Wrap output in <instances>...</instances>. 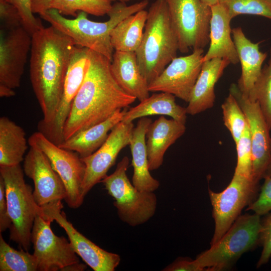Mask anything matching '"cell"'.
Here are the masks:
<instances>
[{"mask_svg":"<svg viewBox=\"0 0 271 271\" xmlns=\"http://www.w3.org/2000/svg\"><path fill=\"white\" fill-rule=\"evenodd\" d=\"M76 46L72 38L52 26L32 36L30 80L43 115L38 127L50 123L54 117Z\"/></svg>","mask_w":271,"mask_h":271,"instance_id":"cell-1","label":"cell"},{"mask_svg":"<svg viewBox=\"0 0 271 271\" xmlns=\"http://www.w3.org/2000/svg\"><path fill=\"white\" fill-rule=\"evenodd\" d=\"M89 57V69L65 123L64 141L107 119L137 99L117 84L111 72L110 60L90 49Z\"/></svg>","mask_w":271,"mask_h":271,"instance_id":"cell-2","label":"cell"},{"mask_svg":"<svg viewBox=\"0 0 271 271\" xmlns=\"http://www.w3.org/2000/svg\"><path fill=\"white\" fill-rule=\"evenodd\" d=\"M148 0H142L127 6L116 2L107 14L109 19L97 22L88 19L86 13L79 12L74 19L65 18L54 9L47 10L41 18L74 41L76 46L88 48L107 57L111 61L113 49L110 42V33L115 27L129 16L145 10Z\"/></svg>","mask_w":271,"mask_h":271,"instance_id":"cell-3","label":"cell"},{"mask_svg":"<svg viewBox=\"0 0 271 271\" xmlns=\"http://www.w3.org/2000/svg\"><path fill=\"white\" fill-rule=\"evenodd\" d=\"M178 42L166 0L150 7L141 44L136 52L140 70L148 85L176 57Z\"/></svg>","mask_w":271,"mask_h":271,"instance_id":"cell-4","label":"cell"},{"mask_svg":"<svg viewBox=\"0 0 271 271\" xmlns=\"http://www.w3.org/2000/svg\"><path fill=\"white\" fill-rule=\"evenodd\" d=\"M260 216L240 215L223 236L195 261L203 270L230 268L241 255L259 244Z\"/></svg>","mask_w":271,"mask_h":271,"instance_id":"cell-5","label":"cell"},{"mask_svg":"<svg viewBox=\"0 0 271 271\" xmlns=\"http://www.w3.org/2000/svg\"><path fill=\"white\" fill-rule=\"evenodd\" d=\"M20 164L0 166V176L6 188L8 212L12 221L10 238L28 251L36 214L41 210L35 201L31 187L25 182Z\"/></svg>","mask_w":271,"mask_h":271,"instance_id":"cell-6","label":"cell"},{"mask_svg":"<svg viewBox=\"0 0 271 271\" xmlns=\"http://www.w3.org/2000/svg\"><path fill=\"white\" fill-rule=\"evenodd\" d=\"M129 160L124 157L113 173L101 181L108 194L114 200L113 204L120 219L131 226L147 222L155 214L157 198L154 192L137 189L130 182L126 171Z\"/></svg>","mask_w":271,"mask_h":271,"instance_id":"cell-7","label":"cell"},{"mask_svg":"<svg viewBox=\"0 0 271 271\" xmlns=\"http://www.w3.org/2000/svg\"><path fill=\"white\" fill-rule=\"evenodd\" d=\"M179 51L204 49L210 42L211 7L202 0H166Z\"/></svg>","mask_w":271,"mask_h":271,"instance_id":"cell-8","label":"cell"},{"mask_svg":"<svg viewBox=\"0 0 271 271\" xmlns=\"http://www.w3.org/2000/svg\"><path fill=\"white\" fill-rule=\"evenodd\" d=\"M28 144L39 149L46 156L60 177L66 189L64 200L68 206L72 209L79 207L84 200L81 189L86 169L79 155L59 147L39 131L29 137Z\"/></svg>","mask_w":271,"mask_h":271,"instance_id":"cell-9","label":"cell"},{"mask_svg":"<svg viewBox=\"0 0 271 271\" xmlns=\"http://www.w3.org/2000/svg\"><path fill=\"white\" fill-rule=\"evenodd\" d=\"M258 185L251 178L234 174L231 182L222 191L214 192L209 189L215 222L211 245L227 232L244 207L255 200Z\"/></svg>","mask_w":271,"mask_h":271,"instance_id":"cell-10","label":"cell"},{"mask_svg":"<svg viewBox=\"0 0 271 271\" xmlns=\"http://www.w3.org/2000/svg\"><path fill=\"white\" fill-rule=\"evenodd\" d=\"M51 222L41 208L35 216L31 237L33 254L37 259L39 271L63 270L69 265L79 262L70 241L52 231Z\"/></svg>","mask_w":271,"mask_h":271,"instance_id":"cell-11","label":"cell"},{"mask_svg":"<svg viewBox=\"0 0 271 271\" xmlns=\"http://www.w3.org/2000/svg\"><path fill=\"white\" fill-rule=\"evenodd\" d=\"M89 49L76 46L66 74L62 97L53 120L38 127L49 140L59 146L64 141L63 129L71 106L90 65Z\"/></svg>","mask_w":271,"mask_h":271,"instance_id":"cell-12","label":"cell"},{"mask_svg":"<svg viewBox=\"0 0 271 271\" xmlns=\"http://www.w3.org/2000/svg\"><path fill=\"white\" fill-rule=\"evenodd\" d=\"M229 93L236 98L246 118L252 150V177L258 184L271 163L270 130L257 101L249 99L235 83L231 84Z\"/></svg>","mask_w":271,"mask_h":271,"instance_id":"cell-13","label":"cell"},{"mask_svg":"<svg viewBox=\"0 0 271 271\" xmlns=\"http://www.w3.org/2000/svg\"><path fill=\"white\" fill-rule=\"evenodd\" d=\"M32 35L20 25L3 27L0 37V90H13L20 86Z\"/></svg>","mask_w":271,"mask_h":271,"instance_id":"cell-14","label":"cell"},{"mask_svg":"<svg viewBox=\"0 0 271 271\" xmlns=\"http://www.w3.org/2000/svg\"><path fill=\"white\" fill-rule=\"evenodd\" d=\"M204 50L175 58L148 85L150 92H163L189 102L203 63Z\"/></svg>","mask_w":271,"mask_h":271,"instance_id":"cell-15","label":"cell"},{"mask_svg":"<svg viewBox=\"0 0 271 271\" xmlns=\"http://www.w3.org/2000/svg\"><path fill=\"white\" fill-rule=\"evenodd\" d=\"M44 215L55 221L65 231L74 251L94 271H114L120 261V256L100 248L79 232L61 210V201L41 207Z\"/></svg>","mask_w":271,"mask_h":271,"instance_id":"cell-16","label":"cell"},{"mask_svg":"<svg viewBox=\"0 0 271 271\" xmlns=\"http://www.w3.org/2000/svg\"><path fill=\"white\" fill-rule=\"evenodd\" d=\"M134 127L132 122H119L97 151L87 157L81 158L86 167L81 189L84 198L107 176L121 150L129 145Z\"/></svg>","mask_w":271,"mask_h":271,"instance_id":"cell-17","label":"cell"},{"mask_svg":"<svg viewBox=\"0 0 271 271\" xmlns=\"http://www.w3.org/2000/svg\"><path fill=\"white\" fill-rule=\"evenodd\" d=\"M24 161V172L34 182L33 197L39 206L65 199L64 183L41 150L30 146Z\"/></svg>","mask_w":271,"mask_h":271,"instance_id":"cell-18","label":"cell"},{"mask_svg":"<svg viewBox=\"0 0 271 271\" xmlns=\"http://www.w3.org/2000/svg\"><path fill=\"white\" fill-rule=\"evenodd\" d=\"M185 124L161 115L148 127L146 133V148L149 170L159 169L163 164L168 149L186 131Z\"/></svg>","mask_w":271,"mask_h":271,"instance_id":"cell-19","label":"cell"},{"mask_svg":"<svg viewBox=\"0 0 271 271\" xmlns=\"http://www.w3.org/2000/svg\"><path fill=\"white\" fill-rule=\"evenodd\" d=\"M210 46L203 58V62L218 58L236 64L239 62L234 41L231 36L230 19L226 8L220 3L211 6Z\"/></svg>","mask_w":271,"mask_h":271,"instance_id":"cell-20","label":"cell"},{"mask_svg":"<svg viewBox=\"0 0 271 271\" xmlns=\"http://www.w3.org/2000/svg\"><path fill=\"white\" fill-rule=\"evenodd\" d=\"M231 33L241 66V74L237 85L248 97L260 76L267 54L260 51V42L253 43L246 37L241 27L233 28Z\"/></svg>","mask_w":271,"mask_h":271,"instance_id":"cell-21","label":"cell"},{"mask_svg":"<svg viewBox=\"0 0 271 271\" xmlns=\"http://www.w3.org/2000/svg\"><path fill=\"white\" fill-rule=\"evenodd\" d=\"M230 63L227 59L218 58L203 62L186 107L188 114L194 115L213 106L215 85Z\"/></svg>","mask_w":271,"mask_h":271,"instance_id":"cell-22","label":"cell"},{"mask_svg":"<svg viewBox=\"0 0 271 271\" xmlns=\"http://www.w3.org/2000/svg\"><path fill=\"white\" fill-rule=\"evenodd\" d=\"M152 122V119L147 117L139 118L129 145L133 169L132 183L137 189L144 192H154L160 185L150 174L149 167L146 139L147 131Z\"/></svg>","mask_w":271,"mask_h":271,"instance_id":"cell-23","label":"cell"},{"mask_svg":"<svg viewBox=\"0 0 271 271\" xmlns=\"http://www.w3.org/2000/svg\"><path fill=\"white\" fill-rule=\"evenodd\" d=\"M110 70L117 84L126 93L140 101L149 97V85L140 70L136 52L115 51Z\"/></svg>","mask_w":271,"mask_h":271,"instance_id":"cell-24","label":"cell"},{"mask_svg":"<svg viewBox=\"0 0 271 271\" xmlns=\"http://www.w3.org/2000/svg\"><path fill=\"white\" fill-rule=\"evenodd\" d=\"M126 111L118 110L107 119L76 133L58 146L77 153L81 158L97 151L105 142L108 132L121 121Z\"/></svg>","mask_w":271,"mask_h":271,"instance_id":"cell-25","label":"cell"},{"mask_svg":"<svg viewBox=\"0 0 271 271\" xmlns=\"http://www.w3.org/2000/svg\"><path fill=\"white\" fill-rule=\"evenodd\" d=\"M186 108L178 105L175 96L170 93L160 92L154 94L140 103L125 111L121 121L131 122L134 119L151 115H167L185 124Z\"/></svg>","mask_w":271,"mask_h":271,"instance_id":"cell-26","label":"cell"},{"mask_svg":"<svg viewBox=\"0 0 271 271\" xmlns=\"http://www.w3.org/2000/svg\"><path fill=\"white\" fill-rule=\"evenodd\" d=\"M28 143L24 129L3 116L0 118V166H12L24 160Z\"/></svg>","mask_w":271,"mask_h":271,"instance_id":"cell-27","label":"cell"},{"mask_svg":"<svg viewBox=\"0 0 271 271\" xmlns=\"http://www.w3.org/2000/svg\"><path fill=\"white\" fill-rule=\"evenodd\" d=\"M148 11L143 10L120 21L110 33V42L115 51L136 52L143 37Z\"/></svg>","mask_w":271,"mask_h":271,"instance_id":"cell-28","label":"cell"},{"mask_svg":"<svg viewBox=\"0 0 271 271\" xmlns=\"http://www.w3.org/2000/svg\"><path fill=\"white\" fill-rule=\"evenodd\" d=\"M0 270L1 271H36L37 259L33 254L21 249L19 250L12 247L0 233Z\"/></svg>","mask_w":271,"mask_h":271,"instance_id":"cell-29","label":"cell"},{"mask_svg":"<svg viewBox=\"0 0 271 271\" xmlns=\"http://www.w3.org/2000/svg\"><path fill=\"white\" fill-rule=\"evenodd\" d=\"M110 0H53L50 9L62 15L76 17L77 12H84L95 16L107 14L112 8Z\"/></svg>","mask_w":271,"mask_h":271,"instance_id":"cell-30","label":"cell"},{"mask_svg":"<svg viewBox=\"0 0 271 271\" xmlns=\"http://www.w3.org/2000/svg\"><path fill=\"white\" fill-rule=\"evenodd\" d=\"M249 99L257 101L271 130V48L269 58L267 64L262 68L259 77L248 97Z\"/></svg>","mask_w":271,"mask_h":271,"instance_id":"cell-31","label":"cell"},{"mask_svg":"<svg viewBox=\"0 0 271 271\" xmlns=\"http://www.w3.org/2000/svg\"><path fill=\"white\" fill-rule=\"evenodd\" d=\"M221 108L224 124L236 143L247 125L245 115L236 98L230 93L222 104Z\"/></svg>","mask_w":271,"mask_h":271,"instance_id":"cell-32","label":"cell"},{"mask_svg":"<svg viewBox=\"0 0 271 271\" xmlns=\"http://www.w3.org/2000/svg\"><path fill=\"white\" fill-rule=\"evenodd\" d=\"M231 20L239 15H258L271 19V0H220Z\"/></svg>","mask_w":271,"mask_h":271,"instance_id":"cell-33","label":"cell"},{"mask_svg":"<svg viewBox=\"0 0 271 271\" xmlns=\"http://www.w3.org/2000/svg\"><path fill=\"white\" fill-rule=\"evenodd\" d=\"M235 145L237 163L234 174L252 179V150L250 133L247 125Z\"/></svg>","mask_w":271,"mask_h":271,"instance_id":"cell-34","label":"cell"},{"mask_svg":"<svg viewBox=\"0 0 271 271\" xmlns=\"http://www.w3.org/2000/svg\"><path fill=\"white\" fill-rule=\"evenodd\" d=\"M17 9L24 27L32 35L43 28L41 21L36 18L32 11L31 0H10Z\"/></svg>","mask_w":271,"mask_h":271,"instance_id":"cell-35","label":"cell"},{"mask_svg":"<svg viewBox=\"0 0 271 271\" xmlns=\"http://www.w3.org/2000/svg\"><path fill=\"white\" fill-rule=\"evenodd\" d=\"M259 244L262 250L256 264L257 268L267 263L271 257V213L261 220Z\"/></svg>","mask_w":271,"mask_h":271,"instance_id":"cell-36","label":"cell"},{"mask_svg":"<svg viewBox=\"0 0 271 271\" xmlns=\"http://www.w3.org/2000/svg\"><path fill=\"white\" fill-rule=\"evenodd\" d=\"M263 179L264 181L258 196L246 209L247 211H252L260 216L271 211V177L265 176Z\"/></svg>","mask_w":271,"mask_h":271,"instance_id":"cell-37","label":"cell"},{"mask_svg":"<svg viewBox=\"0 0 271 271\" xmlns=\"http://www.w3.org/2000/svg\"><path fill=\"white\" fill-rule=\"evenodd\" d=\"M0 17L3 27H11L23 25L17 9L10 3H0Z\"/></svg>","mask_w":271,"mask_h":271,"instance_id":"cell-38","label":"cell"},{"mask_svg":"<svg viewBox=\"0 0 271 271\" xmlns=\"http://www.w3.org/2000/svg\"><path fill=\"white\" fill-rule=\"evenodd\" d=\"M12 221L10 217L7 201L6 196V188L4 181L0 176V232L10 228Z\"/></svg>","mask_w":271,"mask_h":271,"instance_id":"cell-39","label":"cell"},{"mask_svg":"<svg viewBox=\"0 0 271 271\" xmlns=\"http://www.w3.org/2000/svg\"><path fill=\"white\" fill-rule=\"evenodd\" d=\"M165 271H202L196 263L194 260H189L183 258L179 259L166 266Z\"/></svg>","mask_w":271,"mask_h":271,"instance_id":"cell-40","label":"cell"},{"mask_svg":"<svg viewBox=\"0 0 271 271\" xmlns=\"http://www.w3.org/2000/svg\"><path fill=\"white\" fill-rule=\"evenodd\" d=\"M53 0H31L33 13L43 15L50 9V5Z\"/></svg>","mask_w":271,"mask_h":271,"instance_id":"cell-41","label":"cell"},{"mask_svg":"<svg viewBox=\"0 0 271 271\" xmlns=\"http://www.w3.org/2000/svg\"><path fill=\"white\" fill-rule=\"evenodd\" d=\"M86 268V266L85 264L78 262L68 266L63 270L82 271L84 270Z\"/></svg>","mask_w":271,"mask_h":271,"instance_id":"cell-42","label":"cell"},{"mask_svg":"<svg viewBox=\"0 0 271 271\" xmlns=\"http://www.w3.org/2000/svg\"><path fill=\"white\" fill-rule=\"evenodd\" d=\"M202 1L209 6H212L219 3L220 0H202Z\"/></svg>","mask_w":271,"mask_h":271,"instance_id":"cell-43","label":"cell"},{"mask_svg":"<svg viewBox=\"0 0 271 271\" xmlns=\"http://www.w3.org/2000/svg\"><path fill=\"white\" fill-rule=\"evenodd\" d=\"M265 176L271 177V163L268 166L267 169L266 170L264 177Z\"/></svg>","mask_w":271,"mask_h":271,"instance_id":"cell-44","label":"cell"},{"mask_svg":"<svg viewBox=\"0 0 271 271\" xmlns=\"http://www.w3.org/2000/svg\"><path fill=\"white\" fill-rule=\"evenodd\" d=\"M111 2H122V3H125L131 1L133 0H110Z\"/></svg>","mask_w":271,"mask_h":271,"instance_id":"cell-45","label":"cell"},{"mask_svg":"<svg viewBox=\"0 0 271 271\" xmlns=\"http://www.w3.org/2000/svg\"><path fill=\"white\" fill-rule=\"evenodd\" d=\"M10 0H0V3H9Z\"/></svg>","mask_w":271,"mask_h":271,"instance_id":"cell-46","label":"cell"},{"mask_svg":"<svg viewBox=\"0 0 271 271\" xmlns=\"http://www.w3.org/2000/svg\"><path fill=\"white\" fill-rule=\"evenodd\" d=\"M270 147H271V144H270Z\"/></svg>","mask_w":271,"mask_h":271,"instance_id":"cell-47","label":"cell"}]
</instances>
